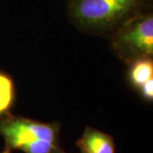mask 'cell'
Returning a JSON list of instances; mask_svg holds the SVG:
<instances>
[{"label": "cell", "mask_w": 153, "mask_h": 153, "mask_svg": "<svg viewBox=\"0 0 153 153\" xmlns=\"http://www.w3.org/2000/svg\"><path fill=\"white\" fill-rule=\"evenodd\" d=\"M143 0H69L68 10L77 27L94 33H114L133 16Z\"/></svg>", "instance_id": "obj_1"}, {"label": "cell", "mask_w": 153, "mask_h": 153, "mask_svg": "<svg viewBox=\"0 0 153 153\" xmlns=\"http://www.w3.org/2000/svg\"><path fill=\"white\" fill-rule=\"evenodd\" d=\"M111 46L127 64L142 58L153 60V13L128 20L111 34Z\"/></svg>", "instance_id": "obj_2"}, {"label": "cell", "mask_w": 153, "mask_h": 153, "mask_svg": "<svg viewBox=\"0 0 153 153\" xmlns=\"http://www.w3.org/2000/svg\"><path fill=\"white\" fill-rule=\"evenodd\" d=\"M60 126L10 113L0 117V134L10 150H21L26 145L38 140L60 143Z\"/></svg>", "instance_id": "obj_3"}, {"label": "cell", "mask_w": 153, "mask_h": 153, "mask_svg": "<svg viewBox=\"0 0 153 153\" xmlns=\"http://www.w3.org/2000/svg\"><path fill=\"white\" fill-rule=\"evenodd\" d=\"M76 146L82 153H115L112 137L90 127L85 128Z\"/></svg>", "instance_id": "obj_4"}, {"label": "cell", "mask_w": 153, "mask_h": 153, "mask_svg": "<svg viewBox=\"0 0 153 153\" xmlns=\"http://www.w3.org/2000/svg\"><path fill=\"white\" fill-rule=\"evenodd\" d=\"M128 73V81L134 88H139L153 77V60L150 59H137L129 64Z\"/></svg>", "instance_id": "obj_5"}, {"label": "cell", "mask_w": 153, "mask_h": 153, "mask_svg": "<svg viewBox=\"0 0 153 153\" xmlns=\"http://www.w3.org/2000/svg\"><path fill=\"white\" fill-rule=\"evenodd\" d=\"M16 99L13 79L5 72L0 71V117L9 114Z\"/></svg>", "instance_id": "obj_6"}, {"label": "cell", "mask_w": 153, "mask_h": 153, "mask_svg": "<svg viewBox=\"0 0 153 153\" xmlns=\"http://www.w3.org/2000/svg\"><path fill=\"white\" fill-rule=\"evenodd\" d=\"M24 153H66L60 143L38 140L26 145L21 149Z\"/></svg>", "instance_id": "obj_7"}, {"label": "cell", "mask_w": 153, "mask_h": 153, "mask_svg": "<svg viewBox=\"0 0 153 153\" xmlns=\"http://www.w3.org/2000/svg\"><path fill=\"white\" fill-rule=\"evenodd\" d=\"M140 91L143 98L146 100L153 101V77L140 88Z\"/></svg>", "instance_id": "obj_8"}, {"label": "cell", "mask_w": 153, "mask_h": 153, "mask_svg": "<svg viewBox=\"0 0 153 153\" xmlns=\"http://www.w3.org/2000/svg\"><path fill=\"white\" fill-rule=\"evenodd\" d=\"M10 151H11V150L10 149V148H8L7 146H6L5 150H4V151L3 152H1V153H10Z\"/></svg>", "instance_id": "obj_9"}]
</instances>
